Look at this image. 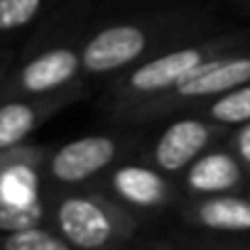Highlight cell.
I'll return each mask as SVG.
<instances>
[{"label":"cell","instance_id":"6da1fadb","mask_svg":"<svg viewBox=\"0 0 250 250\" xmlns=\"http://www.w3.org/2000/svg\"><path fill=\"white\" fill-rule=\"evenodd\" d=\"M52 226L79 250H103L125 243L135 233V218L120 201L81 189L66 191L52 204Z\"/></svg>","mask_w":250,"mask_h":250},{"label":"cell","instance_id":"7a4b0ae2","mask_svg":"<svg viewBox=\"0 0 250 250\" xmlns=\"http://www.w3.org/2000/svg\"><path fill=\"white\" fill-rule=\"evenodd\" d=\"M250 81V54H218L208 57L201 64H196L189 74H184L167 93L143 103L135 108L133 115H160L169 110L172 105L179 103H191V101H206L213 96H221L240 83Z\"/></svg>","mask_w":250,"mask_h":250},{"label":"cell","instance_id":"3957f363","mask_svg":"<svg viewBox=\"0 0 250 250\" xmlns=\"http://www.w3.org/2000/svg\"><path fill=\"white\" fill-rule=\"evenodd\" d=\"M213 52H216V44L206 42V44H189V47L169 49L160 57L143 62L140 66H135L133 71L125 74V79L118 83L115 103L120 108H125L128 113H133L143 103L167 93L196 64L213 57Z\"/></svg>","mask_w":250,"mask_h":250},{"label":"cell","instance_id":"277c9868","mask_svg":"<svg viewBox=\"0 0 250 250\" xmlns=\"http://www.w3.org/2000/svg\"><path fill=\"white\" fill-rule=\"evenodd\" d=\"M79 74H81V49L47 47L5 76L0 98L59 93L71 88Z\"/></svg>","mask_w":250,"mask_h":250},{"label":"cell","instance_id":"5b68a950","mask_svg":"<svg viewBox=\"0 0 250 250\" xmlns=\"http://www.w3.org/2000/svg\"><path fill=\"white\" fill-rule=\"evenodd\" d=\"M118 155L120 143L113 135H83L49 152L44 160V169L54 184L76 187L110 167Z\"/></svg>","mask_w":250,"mask_h":250},{"label":"cell","instance_id":"8992f818","mask_svg":"<svg viewBox=\"0 0 250 250\" xmlns=\"http://www.w3.org/2000/svg\"><path fill=\"white\" fill-rule=\"evenodd\" d=\"M150 47V32L135 22H118L98 30L81 47V71L115 74L138 62Z\"/></svg>","mask_w":250,"mask_h":250},{"label":"cell","instance_id":"52a82bcc","mask_svg":"<svg viewBox=\"0 0 250 250\" xmlns=\"http://www.w3.org/2000/svg\"><path fill=\"white\" fill-rule=\"evenodd\" d=\"M223 125L208 118H179L162 130L152 147V162L165 174L184 172L218 135Z\"/></svg>","mask_w":250,"mask_h":250},{"label":"cell","instance_id":"ba28073f","mask_svg":"<svg viewBox=\"0 0 250 250\" xmlns=\"http://www.w3.org/2000/svg\"><path fill=\"white\" fill-rule=\"evenodd\" d=\"M74 98V88L49 96L0 98V150L25 143L40 125Z\"/></svg>","mask_w":250,"mask_h":250},{"label":"cell","instance_id":"9c48e42d","mask_svg":"<svg viewBox=\"0 0 250 250\" xmlns=\"http://www.w3.org/2000/svg\"><path fill=\"white\" fill-rule=\"evenodd\" d=\"M47 152L37 145H13L0 150V206H18L40 199V169Z\"/></svg>","mask_w":250,"mask_h":250},{"label":"cell","instance_id":"30bf717a","mask_svg":"<svg viewBox=\"0 0 250 250\" xmlns=\"http://www.w3.org/2000/svg\"><path fill=\"white\" fill-rule=\"evenodd\" d=\"M108 189L115 201L128 208L152 211L162 208L172 199V187L157 167L147 165H120L108 174Z\"/></svg>","mask_w":250,"mask_h":250},{"label":"cell","instance_id":"8fae6325","mask_svg":"<svg viewBox=\"0 0 250 250\" xmlns=\"http://www.w3.org/2000/svg\"><path fill=\"white\" fill-rule=\"evenodd\" d=\"M243 179V167L238 155L226 150L201 152L184 174V187L196 196H211V194H228L233 191Z\"/></svg>","mask_w":250,"mask_h":250},{"label":"cell","instance_id":"7c38bea8","mask_svg":"<svg viewBox=\"0 0 250 250\" xmlns=\"http://www.w3.org/2000/svg\"><path fill=\"white\" fill-rule=\"evenodd\" d=\"M184 216L206 230L250 233V199H240L233 194L201 196L187 206Z\"/></svg>","mask_w":250,"mask_h":250},{"label":"cell","instance_id":"4fadbf2b","mask_svg":"<svg viewBox=\"0 0 250 250\" xmlns=\"http://www.w3.org/2000/svg\"><path fill=\"white\" fill-rule=\"evenodd\" d=\"M204 118L218 123V125H243L250 120V81L221 93V96H213L211 103H206L201 108Z\"/></svg>","mask_w":250,"mask_h":250},{"label":"cell","instance_id":"5bb4252c","mask_svg":"<svg viewBox=\"0 0 250 250\" xmlns=\"http://www.w3.org/2000/svg\"><path fill=\"white\" fill-rule=\"evenodd\" d=\"M0 250H74L52 226H27L18 230H0Z\"/></svg>","mask_w":250,"mask_h":250},{"label":"cell","instance_id":"9a60e30c","mask_svg":"<svg viewBox=\"0 0 250 250\" xmlns=\"http://www.w3.org/2000/svg\"><path fill=\"white\" fill-rule=\"evenodd\" d=\"M47 5V0H0V37L32 25Z\"/></svg>","mask_w":250,"mask_h":250},{"label":"cell","instance_id":"2e32d148","mask_svg":"<svg viewBox=\"0 0 250 250\" xmlns=\"http://www.w3.org/2000/svg\"><path fill=\"white\" fill-rule=\"evenodd\" d=\"M47 204L44 199H35L30 204H18V206H0V230H18L27 226H40L47 221Z\"/></svg>","mask_w":250,"mask_h":250},{"label":"cell","instance_id":"e0dca14e","mask_svg":"<svg viewBox=\"0 0 250 250\" xmlns=\"http://www.w3.org/2000/svg\"><path fill=\"white\" fill-rule=\"evenodd\" d=\"M233 145H235V155L240 162H245L250 167V120L240 125V130L235 133L233 138Z\"/></svg>","mask_w":250,"mask_h":250},{"label":"cell","instance_id":"ac0fdd59","mask_svg":"<svg viewBox=\"0 0 250 250\" xmlns=\"http://www.w3.org/2000/svg\"><path fill=\"white\" fill-rule=\"evenodd\" d=\"M5 76H8V71H5L3 64H0V88H3V83H5Z\"/></svg>","mask_w":250,"mask_h":250},{"label":"cell","instance_id":"d6986e66","mask_svg":"<svg viewBox=\"0 0 250 250\" xmlns=\"http://www.w3.org/2000/svg\"><path fill=\"white\" fill-rule=\"evenodd\" d=\"M248 199H250V196H248Z\"/></svg>","mask_w":250,"mask_h":250}]
</instances>
